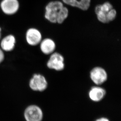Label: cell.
<instances>
[{
    "mask_svg": "<svg viewBox=\"0 0 121 121\" xmlns=\"http://www.w3.org/2000/svg\"><path fill=\"white\" fill-rule=\"evenodd\" d=\"M23 115L26 121H42L43 120V110L35 104H31L27 107Z\"/></svg>",
    "mask_w": 121,
    "mask_h": 121,
    "instance_id": "277c9868",
    "label": "cell"
},
{
    "mask_svg": "<svg viewBox=\"0 0 121 121\" xmlns=\"http://www.w3.org/2000/svg\"><path fill=\"white\" fill-rule=\"evenodd\" d=\"M40 44V50L44 55H51L56 49L55 43L52 39L49 38L42 40Z\"/></svg>",
    "mask_w": 121,
    "mask_h": 121,
    "instance_id": "8fae6325",
    "label": "cell"
},
{
    "mask_svg": "<svg viewBox=\"0 0 121 121\" xmlns=\"http://www.w3.org/2000/svg\"><path fill=\"white\" fill-rule=\"evenodd\" d=\"M18 0H2L0 2V9L5 15L8 16L14 15L19 9Z\"/></svg>",
    "mask_w": 121,
    "mask_h": 121,
    "instance_id": "52a82bcc",
    "label": "cell"
},
{
    "mask_svg": "<svg viewBox=\"0 0 121 121\" xmlns=\"http://www.w3.org/2000/svg\"><path fill=\"white\" fill-rule=\"evenodd\" d=\"M108 73L102 67H94L90 72V78L93 83L96 86H100L105 83L108 80Z\"/></svg>",
    "mask_w": 121,
    "mask_h": 121,
    "instance_id": "5b68a950",
    "label": "cell"
},
{
    "mask_svg": "<svg viewBox=\"0 0 121 121\" xmlns=\"http://www.w3.org/2000/svg\"><path fill=\"white\" fill-rule=\"evenodd\" d=\"M106 95L105 89L99 86L96 85L91 87L88 92L89 99L95 102H98L102 100Z\"/></svg>",
    "mask_w": 121,
    "mask_h": 121,
    "instance_id": "30bf717a",
    "label": "cell"
},
{
    "mask_svg": "<svg viewBox=\"0 0 121 121\" xmlns=\"http://www.w3.org/2000/svg\"><path fill=\"white\" fill-rule=\"evenodd\" d=\"M2 28L0 27V40L1 39V38H2Z\"/></svg>",
    "mask_w": 121,
    "mask_h": 121,
    "instance_id": "9a60e30c",
    "label": "cell"
},
{
    "mask_svg": "<svg viewBox=\"0 0 121 121\" xmlns=\"http://www.w3.org/2000/svg\"><path fill=\"white\" fill-rule=\"evenodd\" d=\"M95 12L98 21L104 24L112 22L117 17V11L108 2L97 5L95 8Z\"/></svg>",
    "mask_w": 121,
    "mask_h": 121,
    "instance_id": "7a4b0ae2",
    "label": "cell"
},
{
    "mask_svg": "<svg viewBox=\"0 0 121 121\" xmlns=\"http://www.w3.org/2000/svg\"><path fill=\"white\" fill-rule=\"evenodd\" d=\"M16 44V39L12 34L8 35L0 40V48L4 52H10L13 50Z\"/></svg>",
    "mask_w": 121,
    "mask_h": 121,
    "instance_id": "9c48e42d",
    "label": "cell"
},
{
    "mask_svg": "<svg viewBox=\"0 0 121 121\" xmlns=\"http://www.w3.org/2000/svg\"><path fill=\"white\" fill-rule=\"evenodd\" d=\"M48 82L46 77L40 73L33 74L29 82V86L31 90L42 92L48 87Z\"/></svg>",
    "mask_w": 121,
    "mask_h": 121,
    "instance_id": "3957f363",
    "label": "cell"
},
{
    "mask_svg": "<svg viewBox=\"0 0 121 121\" xmlns=\"http://www.w3.org/2000/svg\"><path fill=\"white\" fill-rule=\"evenodd\" d=\"M64 4L76 7L83 11L88 9L90 6L91 0H62Z\"/></svg>",
    "mask_w": 121,
    "mask_h": 121,
    "instance_id": "7c38bea8",
    "label": "cell"
},
{
    "mask_svg": "<svg viewBox=\"0 0 121 121\" xmlns=\"http://www.w3.org/2000/svg\"><path fill=\"white\" fill-rule=\"evenodd\" d=\"M46 65L48 68L57 71H62L65 67L64 57L60 53L54 52L51 55Z\"/></svg>",
    "mask_w": 121,
    "mask_h": 121,
    "instance_id": "8992f818",
    "label": "cell"
},
{
    "mask_svg": "<svg viewBox=\"0 0 121 121\" xmlns=\"http://www.w3.org/2000/svg\"><path fill=\"white\" fill-rule=\"evenodd\" d=\"M5 52L0 48V65L3 62L5 59Z\"/></svg>",
    "mask_w": 121,
    "mask_h": 121,
    "instance_id": "4fadbf2b",
    "label": "cell"
},
{
    "mask_svg": "<svg viewBox=\"0 0 121 121\" xmlns=\"http://www.w3.org/2000/svg\"><path fill=\"white\" fill-rule=\"evenodd\" d=\"M95 121H110L109 120L106 118V117H102L100 118H98L97 119H96Z\"/></svg>",
    "mask_w": 121,
    "mask_h": 121,
    "instance_id": "5bb4252c",
    "label": "cell"
},
{
    "mask_svg": "<svg viewBox=\"0 0 121 121\" xmlns=\"http://www.w3.org/2000/svg\"><path fill=\"white\" fill-rule=\"evenodd\" d=\"M68 15V9L61 1L50 2L45 8V18L51 23L61 24L67 18Z\"/></svg>",
    "mask_w": 121,
    "mask_h": 121,
    "instance_id": "6da1fadb",
    "label": "cell"
},
{
    "mask_svg": "<svg viewBox=\"0 0 121 121\" xmlns=\"http://www.w3.org/2000/svg\"><path fill=\"white\" fill-rule=\"evenodd\" d=\"M25 39L29 45L35 46L40 43L42 40V35L37 29L31 27L26 32Z\"/></svg>",
    "mask_w": 121,
    "mask_h": 121,
    "instance_id": "ba28073f",
    "label": "cell"
}]
</instances>
